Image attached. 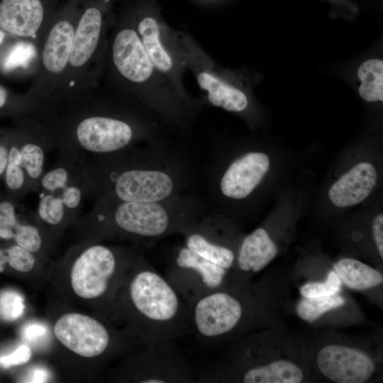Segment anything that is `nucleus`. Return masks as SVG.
<instances>
[{
	"label": "nucleus",
	"mask_w": 383,
	"mask_h": 383,
	"mask_svg": "<svg viewBox=\"0 0 383 383\" xmlns=\"http://www.w3.org/2000/svg\"><path fill=\"white\" fill-rule=\"evenodd\" d=\"M130 361L128 376L141 383H188L196 380L186 357L174 342L146 345Z\"/></svg>",
	"instance_id": "obj_13"
},
{
	"label": "nucleus",
	"mask_w": 383,
	"mask_h": 383,
	"mask_svg": "<svg viewBox=\"0 0 383 383\" xmlns=\"http://www.w3.org/2000/svg\"><path fill=\"white\" fill-rule=\"evenodd\" d=\"M25 309L24 301L21 294L6 291L0 295V316L5 320L13 321L21 316Z\"/></svg>",
	"instance_id": "obj_26"
},
{
	"label": "nucleus",
	"mask_w": 383,
	"mask_h": 383,
	"mask_svg": "<svg viewBox=\"0 0 383 383\" xmlns=\"http://www.w3.org/2000/svg\"><path fill=\"white\" fill-rule=\"evenodd\" d=\"M334 271L342 283L353 289H367L383 282V276L379 271L353 258L338 260L334 265Z\"/></svg>",
	"instance_id": "obj_22"
},
{
	"label": "nucleus",
	"mask_w": 383,
	"mask_h": 383,
	"mask_svg": "<svg viewBox=\"0 0 383 383\" xmlns=\"http://www.w3.org/2000/svg\"><path fill=\"white\" fill-rule=\"evenodd\" d=\"M345 299L335 294L321 297H304L296 304L298 316L309 323L313 322L326 311L343 305Z\"/></svg>",
	"instance_id": "obj_24"
},
{
	"label": "nucleus",
	"mask_w": 383,
	"mask_h": 383,
	"mask_svg": "<svg viewBox=\"0 0 383 383\" xmlns=\"http://www.w3.org/2000/svg\"><path fill=\"white\" fill-rule=\"evenodd\" d=\"M31 350L26 345H21L14 352L0 357V365L4 368L21 365L29 361Z\"/></svg>",
	"instance_id": "obj_28"
},
{
	"label": "nucleus",
	"mask_w": 383,
	"mask_h": 383,
	"mask_svg": "<svg viewBox=\"0 0 383 383\" xmlns=\"http://www.w3.org/2000/svg\"><path fill=\"white\" fill-rule=\"evenodd\" d=\"M48 333L46 327L42 323H30L26 325L23 330V337L28 342H36L45 336Z\"/></svg>",
	"instance_id": "obj_29"
},
{
	"label": "nucleus",
	"mask_w": 383,
	"mask_h": 383,
	"mask_svg": "<svg viewBox=\"0 0 383 383\" xmlns=\"http://www.w3.org/2000/svg\"><path fill=\"white\" fill-rule=\"evenodd\" d=\"M89 198L161 201L191 192L197 173L188 152L165 137L84 157Z\"/></svg>",
	"instance_id": "obj_1"
},
{
	"label": "nucleus",
	"mask_w": 383,
	"mask_h": 383,
	"mask_svg": "<svg viewBox=\"0 0 383 383\" xmlns=\"http://www.w3.org/2000/svg\"><path fill=\"white\" fill-rule=\"evenodd\" d=\"M135 253L99 243L85 248L72 267L70 281L74 292L84 299L105 296Z\"/></svg>",
	"instance_id": "obj_11"
},
{
	"label": "nucleus",
	"mask_w": 383,
	"mask_h": 383,
	"mask_svg": "<svg viewBox=\"0 0 383 383\" xmlns=\"http://www.w3.org/2000/svg\"><path fill=\"white\" fill-rule=\"evenodd\" d=\"M95 199L84 221L99 236H120L144 243L181 234L209 209L206 201L192 192L154 202Z\"/></svg>",
	"instance_id": "obj_4"
},
{
	"label": "nucleus",
	"mask_w": 383,
	"mask_h": 383,
	"mask_svg": "<svg viewBox=\"0 0 383 383\" xmlns=\"http://www.w3.org/2000/svg\"><path fill=\"white\" fill-rule=\"evenodd\" d=\"M131 267L121 307L140 341L174 342L191 333L188 306L168 279L139 253Z\"/></svg>",
	"instance_id": "obj_5"
},
{
	"label": "nucleus",
	"mask_w": 383,
	"mask_h": 383,
	"mask_svg": "<svg viewBox=\"0 0 383 383\" xmlns=\"http://www.w3.org/2000/svg\"><path fill=\"white\" fill-rule=\"evenodd\" d=\"M342 282L336 272L331 270L325 282H309L301 287L299 291L304 297H321L337 294L341 289Z\"/></svg>",
	"instance_id": "obj_25"
},
{
	"label": "nucleus",
	"mask_w": 383,
	"mask_h": 383,
	"mask_svg": "<svg viewBox=\"0 0 383 383\" xmlns=\"http://www.w3.org/2000/svg\"><path fill=\"white\" fill-rule=\"evenodd\" d=\"M78 17L64 15L50 20L37 42L33 80L27 94L42 107L53 99L62 82Z\"/></svg>",
	"instance_id": "obj_8"
},
{
	"label": "nucleus",
	"mask_w": 383,
	"mask_h": 383,
	"mask_svg": "<svg viewBox=\"0 0 383 383\" xmlns=\"http://www.w3.org/2000/svg\"><path fill=\"white\" fill-rule=\"evenodd\" d=\"M377 182V172L372 164L357 163L332 184L328 190L329 199L340 208L355 206L369 196Z\"/></svg>",
	"instance_id": "obj_19"
},
{
	"label": "nucleus",
	"mask_w": 383,
	"mask_h": 383,
	"mask_svg": "<svg viewBox=\"0 0 383 383\" xmlns=\"http://www.w3.org/2000/svg\"><path fill=\"white\" fill-rule=\"evenodd\" d=\"M6 37V33L0 28V49Z\"/></svg>",
	"instance_id": "obj_35"
},
{
	"label": "nucleus",
	"mask_w": 383,
	"mask_h": 383,
	"mask_svg": "<svg viewBox=\"0 0 383 383\" xmlns=\"http://www.w3.org/2000/svg\"><path fill=\"white\" fill-rule=\"evenodd\" d=\"M45 124L36 118L21 116L9 132V155L3 181L6 196L18 202L28 193L37 192L44 174L47 152L53 150Z\"/></svg>",
	"instance_id": "obj_6"
},
{
	"label": "nucleus",
	"mask_w": 383,
	"mask_h": 383,
	"mask_svg": "<svg viewBox=\"0 0 383 383\" xmlns=\"http://www.w3.org/2000/svg\"><path fill=\"white\" fill-rule=\"evenodd\" d=\"M357 77L361 81L358 91L362 99L369 102L383 101V61L371 59L358 68Z\"/></svg>",
	"instance_id": "obj_23"
},
{
	"label": "nucleus",
	"mask_w": 383,
	"mask_h": 383,
	"mask_svg": "<svg viewBox=\"0 0 383 383\" xmlns=\"http://www.w3.org/2000/svg\"><path fill=\"white\" fill-rule=\"evenodd\" d=\"M49 379L48 372L43 368H35L30 371L27 382H45Z\"/></svg>",
	"instance_id": "obj_32"
},
{
	"label": "nucleus",
	"mask_w": 383,
	"mask_h": 383,
	"mask_svg": "<svg viewBox=\"0 0 383 383\" xmlns=\"http://www.w3.org/2000/svg\"><path fill=\"white\" fill-rule=\"evenodd\" d=\"M10 94L9 90L0 84V112L4 111V109L10 106Z\"/></svg>",
	"instance_id": "obj_33"
},
{
	"label": "nucleus",
	"mask_w": 383,
	"mask_h": 383,
	"mask_svg": "<svg viewBox=\"0 0 383 383\" xmlns=\"http://www.w3.org/2000/svg\"><path fill=\"white\" fill-rule=\"evenodd\" d=\"M94 91L52 104L40 119L54 149L81 157L117 152L164 137L152 113L137 103H114Z\"/></svg>",
	"instance_id": "obj_2"
},
{
	"label": "nucleus",
	"mask_w": 383,
	"mask_h": 383,
	"mask_svg": "<svg viewBox=\"0 0 383 383\" xmlns=\"http://www.w3.org/2000/svg\"><path fill=\"white\" fill-rule=\"evenodd\" d=\"M166 278L187 305L228 283V270L204 258L184 245L173 251Z\"/></svg>",
	"instance_id": "obj_12"
},
{
	"label": "nucleus",
	"mask_w": 383,
	"mask_h": 383,
	"mask_svg": "<svg viewBox=\"0 0 383 383\" xmlns=\"http://www.w3.org/2000/svg\"><path fill=\"white\" fill-rule=\"evenodd\" d=\"M321 372L337 383H363L375 370L372 358L354 348L329 345L322 348L316 356Z\"/></svg>",
	"instance_id": "obj_17"
},
{
	"label": "nucleus",
	"mask_w": 383,
	"mask_h": 383,
	"mask_svg": "<svg viewBox=\"0 0 383 383\" xmlns=\"http://www.w3.org/2000/svg\"><path fill=\"white\" fill-rule=\"evenodd\" d=\"M229 225L221 213L206 212L184 229V245L227 270L235 265L237 252L231 245Z\"/></svg>",
	"instance_id": "obj_15"
},
{
	"label": "nucleus",
	"mask_w": 383,
	"mask_h": 383,
	"mask_svg": "<svg viewBox=\"0 0 383 383\" xmlns=\"http://www.w3.org/2000/svg\"><path fill=\"white\" fill-rule=\"evenodd\" d=\"M133 25L148 57L165 84L183 100L203 105L202 101L193 99L184 89L182 77L187 65L177 33L151 11L138 15Z\"/></svg>",
	"instance_id": "obj_10"
},
{
	"label": "nucleus",
	"mask_w": 383,
	"mask_h": 383,
	"mask_svg": "<svg viewBox=\"0 0 383 383\" xmlns=\"http://www.w3.org/2000/svg\"><path fill=\"white\" fill-rule=\"evenodd\" d=\"M270 166L269 156L261 151H245L226 162L213 155L204 170L208 208L211 205L220 211L228 204L250 198Z\"/></svg>",
	"instance_id": "obj_7"
},
{
	"label": "nucleus",
	"mask_w": 383,
	"mask_h": 383,
	"mask_svg": "<svg viewBox=\"0 0 383 383\" xmlns=\"http://www.w3.org/2000/svg\"><path fill=\"white\" fill-rule=\"evenodd\" d=\"M303 379L301 369L286 360L258 364L243 371L235 378L245 383H299Z\"/></svg>",
	"instance_id": "obj_21"
},
{
	"label": "nucleus",
	"mask_w": 383,
	"mask_h": 383,
	"mask_svg": "<svg viewBox=\"0 0 383 383\" xmlns=\"http://www.w3.org/2000/svg\"><path fill=\"white\" fill-rule=\"evenodd\" d=\"M372 231L374 241L377 248L378 252L383 258V215H377L372 221Z\"/></svg>",
	"instance_id": "obj_30"
},
{
	"label": "nucleus",
	"mask_w": 383,
	"mask_h": 383,
	"mask_svg": "<svg viewBox=\"0 0 383 383\" xmlns=\"http://www.w3.org/2000/svg\"><path fill=\"white\" fill-rule=\"evenodd\" d=\"M177 35L187 67L192 70L207 103L231 112L245 111L249 105L246 94L216 73L210 59L189 35L177 32Z\"/></svg>",
	"instance_id": "obj_14"
},
{
	"label": "nucleus",
	"mask_w": 383,
	"mask_h": 383,
	"mask_svg": "<svg viewBox=\"0 0 383 383\" xmlns=\"http://www.w3.org/2000/svg\"><path fill=\"white\" fill-rule=\"evenodd\" d=\"M57 339L67 349L84 357H95L111 347L112 334L98 320L78 313H65L54 326Z\"/></svg>",
	"instance_id": "obj_16"
},
{
	"label": "nucleus",
	"mask_w": 383,
	"mask_h": 383,
	"mask_svg": "<svg viewBox=\"0 0 383 383\" xmlns=\"http://www.w3.org/2000/svg\"><path fill=\"white\" fill-rule=\"evenodd\" d=\"M9 132L0 133V179H3L9 155Z\"/></svg>",
	"instance_id": "obj_31"
},
{
	"label": "nucleus",
	"mask_w": 383,
	"mask_h": 383,
	"mask_svg": "<svg viewBox=\"0 0 383 383\" xmlns=\"http://www.w3.org/2000/svg\"><path fill=\"white\" fill-rule=\"evenodd\" d=\"M106 65L115 84L134 102L175 128L188 123L190 106L160 77L133 23L121 24L112 30L108 40Z\"/></svg>",
	"instance_id": "obj_3"
},
{
	"label": "nucleus",
	"mask_w": 383,
	"mask_h": 383,
	"mask_svg": "<svg viewBox=\"0 0 383 383\" xmlns=\"http://www.w3.org/2000/svg\"><path fill=\"white\" fill-rule=\"evenodd\" d=\"M277 255V247L264 228H257L240 242L235 265L243 274L263 270Z\"/></svg>",
	"instance_id": "obj_20"
},
{
	"label": "nucleus",
	"mask_w": 383,
	"mask_h": 383,
	"mask_svg": "<svg viewBox=\"0 0 383 383\" xmlns=\"http://www.w3.org/2000/svg\"><path fill=\"white\" fill-rule=\"evenodd\" d=\"M229 283L187 305L190 331L203 343H213L233 334L251 315L245 294Z\"/></svg>",
	"instance_id": "obj_9"
},
{
	"label": "nucleus",
	"mask_w": 383,
	"mask_h": 383,
	"mask_svg": "<svg viewBox=\"0 0 383 383\" xmlns=\"http://www.w3.org/2000/svg\"><path fill=\"white\" fill-rule=\"evenodd\" d=\"M4 251L8 257L7 262L15 270L28 272L33 268L35 257L30 251L17 244L10 246Z\"/></svg>",
	"instance_id": "obj_27"
},
{
	"label": "nucleus",
	"mask_w": 383,
	"mask_h": 383,
	"mask_svg": "<svg viewBox=\"0 0 383 383\" xmlns=\"http://www.w3.org/2000/svg\"><path fill=\"white\" fill-rule=\"evenodd\" d=\"M8 257L5 252L1 249H0V272H3L4 270V265L7 262Z\"/></svg>",
	"instance_id": "obj_34"
},
{
	"label": "nucleus",
	"mask_w": 383,
	"mask_h": 383,
	"mask_svg": "<svg viewBox=\"0 0 383 383\" xmlns=\"http://www.w3.org/2000/svg\"><path fill=\"white\" fill-rule=\"evenodd\" d=\"M49 22L42 0L0 2V28L35 46Z\"/></svg>",
	"instance_id": "obj_18"
}]
</instances>
